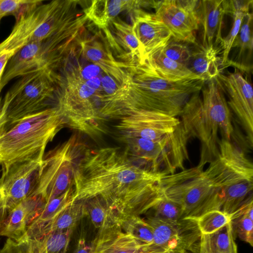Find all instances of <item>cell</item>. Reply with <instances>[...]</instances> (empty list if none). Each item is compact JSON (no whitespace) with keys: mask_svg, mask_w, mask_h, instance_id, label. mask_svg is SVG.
I'll list each match as a JSON object with an SVG mask.
<instances>
[{"mask_svg":"<svg viewBox=\"0 0 253 253\" xmlns=\"http://www.w3.org/2000/svg\"><path fill=\"white\" fill-rule=\"evenodd\" d=\"M165 175L142 168L119 148L86 149L74 173V200L98 197L117 212L139 216L161 196Z\"/></svg>","mask_w":253,"mask_h":253,"instance_id":"6da1fadb","label":"cell"},{"mask_svg":"<svg viewBox=\"0 0 253 253\" xmlns=\"http://www.w3.org/2000/svg\"><path fill=\"white\" fill-rule=\"evenodd\" d=\"M128 81L130 93L126 96L128 111L143 109L177 117L191 96L200 92L205 83L202 79L168 80L146 61L132 68Z\"/></svg>","mask_w":253,"mask_h":253,"instance_id":"7a4b0ae2","label":"cell"},{"mask_svg":"<svg viewBox=\"0 0 253 253\" xmlns=\"http://www.w3.org/2000/svg\"><path fill=\"white\" fill-rule=\"evenodd\" d=\"M67 126L57 107L27 116L0 131V167L2 172L12 165L43 156L47 144Z\"/></svg>","mask_w":253,"mask_h":253,"instance_id":"3957f363","label":"cell"},{"mask_svg":"<svg viewBox=\"0 0 253 253\" xmlns=\"http://www.w3.org/2000/svg\"><path fill=\"white\" fill-rule=\"evenodd\" d=\"M162 194L182 208L183 219H196L205 213L221 210L222 193L208 167L184 169L166 175L159 183Z\"/></svg>","mask_w":253,"mask_h":253,"instance_id":"277c9868","label":"cell"},{"mask_svg":"<svg viewBox=\"0 0 253 253\" xmlns=\"http://www.w3.org/2000/svg\"><path fill=\"white\" fill-rule=\"evenodd\" d=\"M86 149L74 135L43 156L34 196L46 203L73 187L76 166Z\"/></svg>","mask_w":253,"mask_h":253,"instance_id":"5b68a950","label":"cell"},{"mask_svg":"<svg viewBox=\"0 0 253 253\" xmlns=\"http://www.w3.org/2000/svg\"><path fill=\"white\" fill-rule=\"evenodd\" d=\"M54 90V81L46 68L22 77L1 101L7 124L48 108Z\"/></svg>","mask_w":253,"mask_h":253,"instance_id":"8992f818","label":"cell"},{"mask_svg":"<svg viewBox=\"0 0 253 253\" xmlns=\"http://www.w3.org/2000/svg\"><path fill=\"white\" fill-rule=\"evenodd\" d=\"M116 126L121 136L162 142L185 131L177 117L143 109L132 110L120 118Z\"/></svg>","mask_w":253,"mask_h":253,"instance_id":"52a82bcc","label":"cell"},{"mask_svg":"<svg viewBox=\"0 0 253 253\" xmlns=\"http://www.w3.org/2000/svg\"><path fill=\"white\" fill-rule=\"evenodd\" d=\"M200 4L201 0H158L153 8L173 39L194 44L200 27Z\"/></svg>","mask_w":253,"mask_h":253,"instance_id":"ba28073f","label":"cell"},{"mask_svg":"<svg viewBox=\"0 0 253 253\" xmlns=\"http://www.w3.org/2000/svg\"><path fill=\"white\" fill-rule=\"evenodd\" d=\"M145 220L153 231L151 251L163 253L189 252L200 240L201 233L194 219H181L171 222L150 216Z\"/></svg>","mask_w":253,"mask_h":253,"instance_id":"9c48e42d","label":"cell"},{"mask_svg":"<svg viewBox=\"0 0 253 253\" xmlns=\"http://www.w3.org/2000/svg\"><path fill=\"white\" fill-rule=\"evenodd\" d=\"M43 156L16 163L2 172L0 192L7 212L23 201L34 196Z\"/></svg>","mask_w":253,"mask_h":253,"instance_id":"30bf717a","label":"cell"},{"mask_svg":"<svg viewBox=\"0 0 253 253\" xmlns=\"http://www.w3.org/2000/svg\"><path fill=\"white\" fill-rule=\"evenodd\" d=\"M202 90L201 119L211 144L216 147L218 130L222 138L228 141H230L233 134L229 107L223 91L215 78L208 81Z\"/></svg>","mask_w":253,"mask_h":253,"instance_id":"8fae6325","label":"cell"},{"mask_svg":"<svg viewBox=\"0 0 253 253\" xmlns=\"http://www.w3.org/2000/svg\"><path fill=\"white\" fill-rule=\"evenodd\" d=\"M226 93L227 104L246 131L249 143L253 142V90L251 84L239 72L226 75L219 73L215 78Z\"/></svg>","mask_w":253,"mask_h":253,"instance_id":"7c38bea8","label":"cell"},{"mask_svg":"<svg viewBox=\"0 0 253 253\" xmlns=\"http://www.w3.org/2000/svg\"><path fill=\"white\" fill-rule=\"evenodd\" d=\"M134 13L132 26L133 33L146 55L164 46L172 38V34L155 13H150L139 9Z\"/></svg>","mask_w":253,"mask_h":253,"instance_id":"4fadbf2b","label":"cell"},{"mask_svg":"<svg viewBox=\"0 0 253 253\" xmlns=\"http://www.w3.org/2000/svg\"><path fill=\"white\" fill-rule=\"evenodd\" d=\"M44 204L42 198L37 196L21 202L8 212L0 225V236L19 243L27 240V227Z\"/></svg>","mask_w":253,"mask_h":253,"instance_id":"5bb4252c","label":"cell"},{"mask_svg":"<svg viewBox=\"0 0 253 253\" xmlns=\"http://www.w3.org/2000/svg\"><path fill=\"white\" fill-rule=\"evenodd\" d=\"M225 14V0H201L200 26L202 30V46L206 48L213 47L218 52L222 51L221 29Z\"/></svg>","mask_w":253,"mask_h":253,"instance_id":"9a60e30c","label":"cell"},{"mask_svg":"<svg viewBox=\"0 0 253 253\" xmlns=\"http://www.w3.org/2000/svg\"><path fill=\"white\" fill-rule=\"evenodd\" d=\"M46 68L41 42H32L16 53L6 64L1 80V89L11 80Z\"/></svg>","mask_w":253,"mask_h":253,"instance_id":"2e32d148","label":"cell"},{"mask_svg":"<svg viewBox=\"0 0 253 253\" xmlns=\"http://www.w3.org/2000/svg\"><path fill=\"white\" fill-rule=\"evenodd\" d=\"M92 248L95 253L146 252L133 237L118 226L100 230Z\"/></svg>","mask_w":253,"mask_h":253,"instance_id":"e0dca14e","label":"cell"},{"mask_svg":"<svg viewBox=\"0 0 253 253\" xmlns=\"http://www.w3.org/2000/svg\"><path fill=\"white\" fill-rule=\"evenodd\" d=\"M115 27L116 37L106 34L108 38L113 39V43H117L116 48L121 45L118 52L123 56L128 57L130 66H136L143 64L146 60V54L135 36L132 26L121 20L112 22Z\"/></svg>","mask_w":253,"mask_h":253,"instance_id":"ac0fdd59","label":"cell"},{"mask_svg":"<svg viewBox=\"0 0 253 253\" xmlns=\"http://www.w3.org/2000/svg\"><path fill=\"white\" fill-rule=\"evenodd\" d=\"M218 52L213 47L204 48L201 45L193 51L187 67L205 82L217 77L220 73L221 59Z\"/></svg>","mask_w":253,"mask_h":253,"instance_id":"d6986e66","label":"cell"},{"mask_svg":"<svg viewBox=\"0 0 253 253\" xmlns=\"http://www.w3.org/2000/svg\"><path fill=\"white\" fill-rule=\"evenodd\" d=\"M85 215H86V211L84 201L73 199L30 239L40 237L53 231L73 230L77 222Z\"/></svg>","mask_w":253,"mask_h":253,"instance_id":"ffe728a7","label":"cell"},{"mask_svg":"<svg viewBox=\"0 0 253 253\" xmlns=\"http://www.w3.org/2000/svg\"><path fill=\"white\" fill-rule=\"evenodd\" d=\"M145 61L159 75L169 81L176 82L200 78L184 65L166 56L159 49L147 54Z\"/></svg>","mask_w":253,"mask_h":253,"instance_id":"44dd1931","label":"cell"},{"mask_svg":"<svg viewBox=\"0 0 253 253\" xmlns=\"http://www.w3.org/2000/svg\"><path fill=\"white\" fill-rule=\"evenodd\" d=\"M253 47V14L248 12L244 14L239 32L233 43L231 49L236 48L237 53L235 60L230 64L244 70H252L250 60Z\"/></svg>","mask_w":253,"mask_h":253,"instance_id":"7402d4cb","label":"cell"},{"mask_svg":"<svg viewBox=\"0 0 253 253\" xmlns=\"http://www.w3.org/2000/svg\"><path fill=\"white\" fill-rule=\"evenodd\" d=\"M199 253H238L231 221L210 234H201Z\"/></svg>","mask_w":253,"mask_h":253,"instance_id":"603a6c76","label":"cell"},{"mask_svg":"<svg viewBox=\"0 0 253 253\" xmlns=\"http://www.w3.org/2000/svg\"><path fill=\"white\" fill-rule=\"evenodd\" d=\"M117 224L125 233L130 235L146 252L150 251L153 243V231L150 225L139 216L117 212Z\"/></svg>","mask_w":253,"mask_h":253,"instance_id":"cb8c5ba5","label":"cell"},{"mask_svg":"<svg viewBox=\"0 0 253 253\" xmlns=\"http://www.w3.org/2000/svg\"><path fill=\"white\" fill-rule=\"evenodd\" d=\"M73 199V186L61 195L45 203L36 218L28 225L27 238L30 239L32 237L42 228L53 219Z\"/></svg>","mask_w":253,"mask_h":253,"instance_id":"d4e9b609","label":"cell"},{"mask_svg":"<svg viewBox=\"0 0 253 253\" xmlns=\"http://www.w3.org/2000/svg\"><path fill=\"white\" fill-rule=\"evenodd\" d=\"M84 201L86 215L96 228L103 230L118 226L116 211L102 200L94 197Z\"/></svg>","mask_w":253,"mask_h":253,"instance_id":"484cf974","label":"cell"},{"mask_svg":"<svg viewBox=\"0 0 253 253\" xmlns=\"http://www.w3.org/2000/svg\"><path fill=\"white\" fill-rule=\"evenodd\" d=\"M73 230L55 231L31 240L42 253H65Z\"/></svg>","mask_w":253,"mask_h":253,"instance_id":"4316f807","label":"cell"},{"mask_svg":"<svg viewBox=\"0 0 253 253\" xmlns=\"http://www.w3.org/2000/svg\"><path fill=\"white\" fill-rule=\"evenodd\" d=\"M196 221L201 234H210L224 226L231 219L230 215L222 211L212 210L202 214Z\"/></svg>","mask_w":253,"mask_h":253,"instance_id":"83f0119b","label":"cell"},{"mask_svg":"<svg viewBox=\"0 0 253 253\" xmlns=\"http://www.w3.org/2000/svg\"><path fill=\"white\" fill-rule=\"evenodd\" d=\"M150 210L153 211L151 216L162 220L174 222L183 219L181 207L162 194Z\"/></svg>","mask_w":253,"mask_h":253,"instance_id":"f1b7e54d","label":"cell"},{"mask_svg":"<svg viewBox=\"0 0 253 253\" xmlns=\"http://www.w3.org/2000/svg\"><path fill=\"white\" fill-rule=\"evenodd\" d=\"M173 40L171 39L164 46L159 49L167 57L187 67L192 51L183 42Z\"/></svg>","mask_w":253,"mask_h":253,"instance_id":"f546056e","label":"cell"},{"mask_svg":"<svg viewBox=\"0 0 253 253\" xmlns=\"http://www.w3.org/2000/svg\"><path fill=\"white\" fill-rule=\"evenodd\" d=\"M245 13L242 11H234L229 14L232 17V24L228 34L223 39L221 59L222 65H225L227 63L233 43L238 34Z\"/></svg>","mask_w":253,"mask_h":253,"instance_id":"4dcf8cb0","label":"cell"},{"mask_svg":"<svg viewBox=\"0 0 253 253\" xmlns=\"http://www.w3.org/2000/svg\"><path fill=\"white\" fill-rule=\"evenodd\" d=\"M234 234L252 247L253 246V220L246 215L230 217Z\"/></svg>","mask_w":253,"mask_h":253,"instance_id":"1f68e13d","label":"cell"},{"mask_svg":"<svg viewBox=\"0 0 253 253\" xmlns=\"http://www.w3.org/2000/svg\"><path fill=\"white\" fill-rule=\"evenodd\" d=\"M37 0H0V16L12 15L16 20L23 12L41 2Z\"/></svg>","mask_w":253,"mask_h":253,"instance_id":"d6a6232c","label":"cell"},{"mask_svg":"<svg viewBox=\"0 0 253 253\" xmlns=\"http://www.w3.org/2000/svg\"><path fill=\"white\" fill-rule=\"evenodd\" d=\"M78 70L77 75L71 77L70 80L84 82L98 77L103 72L99 66L94 63L80 67Z\"/></svg>","mask_w":253,"mask_h":253,"instance_id":"836d02e7","label":"cell"},{"mask_svg":"<svg viewBox=\"0 0 253 253\" xmlns=\"http://www.w3.org/2000/svg\"><path fill=\"white\" fill-rule=\"evenodd\" d=\"M253 1L251 0H225L226 14H229L234 11L249 12Z\"/></svg>","mask_w":253,"mask_h":253,"instance_id":"e575fe53","label":"cell"},{"mask_svg":"<svg viewBox=\"0 0 253 253\" xmlns=\"http://www.w3.org/2000/svg\"><path fill=\"white\" fill-rule=\"evenodd\" d=\"M74 253H95L92 247L88 246L84 239L79 240L77 247Z\"/></svg>","mask_w":253,"mask_h":253,"instance_id":"d590c367","label":"cell"},{"mask_svg":"<svg viewBox=\"0 0 253 253\" xmlns=\"http://www.w3.org/2000/svg\"><path fill=\"white\" fill-rule=\"evenodd\" d=\"M7 213L4 199L0 192V225L6 218Z\"/></svg>","mask_w":253,"mask_h":253,"instance_id":"8d00e7d4","label":"cell"},{"mask_svg":"<svg viewBox=\"0 0 253 253\" xmlns=\"http://www.w3.org/2000/svg\"><path fill=\"white\" fill-rule=\"evenodd\" d=\"M7 124V121L5 113L2 109L1 101L0 105V131L3 129Z\"/></svg>","mask_w":253,"mask_h":253,"instance_id":"74e56055","label":"cell"},{"mask_svg":"<svg viewBox=\"0 0 253 253\" xmlns=\"http://www.w3.org/2000/svg\"><path fill=\"white\" fill-rule=\"evenodd\" d=\"M1 78H0V93L1 92V90L2 89L1 88ZM1 100L0 99V105L1 104Z\"/></svg>","mask_w":253,"mask_h":253,"instance_id":"f35d334b","label":"cell"},{"mask_svg":"<svg viewBox=\"0 0 253 253\" xmlns=\"http://www.w3.org/2000/svg\"><path fill=\"white\" fill-rule=\"evenodd\" d=\"M154 252H142L141 253H153Z\"/></svg>","mask_w":253,"mask_h":253,"instance_id":"ab89813d","label":"cell"},{"mask_svg":"<svg viewBox=\"0 0 253 253\" xmlns=\"http://www.w3.org/2000/svg\"><path fill=\"white\" fill-rule=\"evenodd\" d=\"M189 253V252H181V253Z\"/></svg>","mask_w":253,"mask_h":253,"instance_id":"60d3db41","label":"cell"},{"mask_svg":"<svg viewBox=\"0 0 253 253\" xmlns=\"http://www.w3.org/2000/svg\"><path fill=\"white\" fill-rule=\"evenodd\" d=\"M153 253H159V252H154Z\"/></svg>","mask_w":253,"mask_h":253,"instance_id":"b9f144b4","label":"cell"},{"mask_svg":"<svg viewBox=\"0 0 253 253\" xmlns=\"http://www.w3.org/2000/svg\"><path fill=\"white\" fill-rule=\"evenodd\" d=\"M1 18H2L0 16V20H1Z\"/></svg>","mask_w":253,"mask_h":253,"instance_id":"7bdbcfd3","label":"cell"},{"mask_svg":"<svg viewBox=\"0 0 253 253\" xmlns=\"http://www.w3.org/2000/svg\"></svg>","mask_w":253,"mask_h":253,"instance_id":"ee69618b","label":"cell"}]
</instances>
